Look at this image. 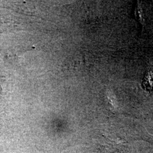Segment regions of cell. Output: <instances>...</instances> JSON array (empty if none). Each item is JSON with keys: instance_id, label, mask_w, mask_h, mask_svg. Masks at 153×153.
I'll return each mask as SVG.
<instances>
[{"instance_id": "cell-1", "label": "cell", "mask_w": 153, "mask_h": 153, "mask_svg": "<svg viewBox=\"0 0 153 153\" xmlns=\"http://www.w3.org/2000/svg\"><path fill=\"white\" fill-rule=\"evenodd\" d=\"M142 86L147 91L153 90V71L147 72L144 76Z\"/></svg>"}]
</instances>
